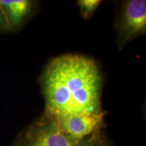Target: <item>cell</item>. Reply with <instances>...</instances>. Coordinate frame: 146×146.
Segmentation results:
<instances>
[{"label":"cell","instance_id":"7a4b0ae2","mask_svg":"<svg viewBox=\"0 0 146 146\" xmlns=\"http://www.w3.org/2000/svg\"><path fill=\"white\" fill-rule=\"evenodd\" d=\"M95 135L86 139H76L67 134L54 118L45 114L24 129L12 146H85Z\"/></svg>","mask_w":146,"mask_h":146},{"label":"cell","instance_id":"277c9868","mask_svg":"<svg viewBox=\"0 0 146 146\" xmlns=\"http://www.w3.org/2000/svg\"><path fill=\"white\" fill-rule=\"evenodd\" d=\"M52 118L72 137L78 140H84L100 133V129L104 125V113L101 112L90 115Z\"/></svg>","mask_w":146,"mask_h":146},{"label":"cell","instance_id":"52a82bcc","mask_svg":"<svg viewBox=\"0 0 146 146\" xmlns=\"http://www.w3.org/2000/svg\"><path fill=\"white\" fill-rule=\"evenodd\" d=\"M100 133V132L95 135L90 140V141L85 146H106L104 141L102 139Z\"/></svg>","mask_w":146,"mask_h":146},{"label":"cell","instance_id":"5b68a950","mask_svg":"<svg viewBox=\"0 0 146 146\" xmlns=\"http://www.w3.org/2000/svg\"><path fill=\"white\" fill-rule=\"evenodd\" d=\"M32 5L28 0H0V7L10 30L21 26L30 13Z\"/></svg>","mask_w":146,"mask_h":146},{"label":"cell","instance_id":"8992f818","mask_svg":"<svg viewBox=\"0 0 146 146\" xmlns=\"http://www.w3.org/2000/svg\"><path fill=\"white\" fill-rule=\"evenodd\" d=\"M101 2L100 0H79L77 4L83 17L85 19H89Z\"/></svg>","mask_w":146,"mask_h":146},{"label":"cell","instance_id":"ba28073f","mask_svg":"<svg viewBox=\"0 0 146 146\" xmlns=\"http://www.w3.org/2000/svg\"><path fill=\"white\" fill-rule=\"evenodd\" d=\"M7 30H10V28H9L8 23H7L6 20H5L2 10H1V7H0V32L2 31Z\"/></svg>","mask_w":146,"mask_h":146},{"label":"cell","instance_id":"6da1fadb","mask_svg":"<svg viewBox=\"0 0 146 146\" xmlns=\"http://www.w3.org/2000/svg\"><path fill=\"white\" fill-rule=\"evenodd\" d=\"M102 83L93 60L73 54L56 58L42 78L45 114L57 118L101 112Z\"/></svg>","mask_w":146,"mask_h":146},{"label":"cell","instance_id":"3957f363","mask_svg":"<svg viewBox=\"0 0 146 146\" xmlns=\"http://www.w3.org/2000/svg\"><path fill=\"white\" fill-rule=\"evenodd\" d=\"M120 45L145 33L146 1L131 0L124 3L117 25Z\"/></svg>","mask_w":146,"mask_h":146}]
</instances>
